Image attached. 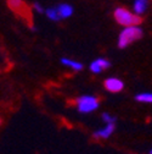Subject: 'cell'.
I'll return each mask as SVG.
<instances>
[{
  "mask_svg": "<svg viewBox=\"0 0 152 154\" xmlns=\"http://www.w3.org/2000/svg\"><path fill=\"white\" fill-rule=\"evenodd\" d=\"M0 124H1V119H0Z\"/></svg>",
  "mask_w": 152,
  "mask_h": 154,
  "instance_id": "9a60e30c",
  "label": "cell"
},
{
  "mask_svg": "<svg viewBox=\"0 0 152 154\" xmlns=\"http://www.w3.org/2000/svg\"><path fill=\"white\" fill-rule=\"evenodd\" d=\"M7 5L16 14L25 15L26 12H28V6L23 0H7Z\"/></svg>",
  "mask_w": 152,
  "mask_h": 154,
  "instance_id": "8992f818",
  "label": "cell"
},
{
  "mask_svg": "<svg viewBox=\"0 0 152 154\" xmlns=\"http://www.w3.org/2000/svg\"><path fill=\"white\" fill-rule=\"evenodd\" d=\"M111 66V63L104 57H99V59H95L91 64H90V71L92 73H101L104 70L108 69Z\"/></svg>",
  "mask_w": 152,
  "mask_h": 154,
  "instance_id": "5b68a950",
  "label": "cell"
},
{
  "mask_svg": "<svg viewBox=\"0 0 152 154\" xmlns=\"http://www.w3.org/2000/svg\"><path fill=\"white\" fill-rule=\"evenodd\" d=\"M135 100L140 103H150L152 104V93H140L135 95Z\"/></svg>",
  "mask_w": 152,
  "mask_h": 154,
  "instance_id": "7c38bea8",
  "label": "cell"
},
{
  "mask_svg": "<svg viewBox=\"0 0 152 154\" xmlns=\"http://www.w3.org/2000/svg\"><path fill=\"white\" fill-rule=\"evenodd\" d=\"M104 86H105V88H106L108 92H111V93H118V92H121V91L123 89L124 83H123L121 80L116 79V77H111V79H107V80L105 81Z\"/></svg>",
  "mask_w": 152,
  "mask_h": 154,
  "instance_id": "277c9868",
  "label": "cell"
},
{
  "mask_svg": "<svg viewBox=\"0 0 152 154\" xmlns=\"http://www.w3.org/2000/svg\"><path fill=\"white\" fill-rule=\"evenodd\" d=\"M115 130H116L115 124H107V126L105 128H101V130L95 132L94 137L95 138H108V137H111V134L115 132Z\"/></svg>",
  "mask_w": 152,
  "mask_h": 154,
  "instance_id": "9c48e42d",
  "label": "cell"
},
{
  "mask_svg": "<svg viewBox=\"0 0 152 154\" xmlns=\"http://www.w3.org/2000/svg\"><path fill=\"white\" fill-rule=\"evenodd\" d=\"M77 106L79 112L88 114L99 108V99L94 95H82L77 99Z\"/></svg>",
  "mask_w": 152,
  "mask_h": 154,
  "instance_id": "3957f363",
  "label": "cell"
},
{
  "mask_svg": "<svg viewBox=\"0 0 152 154\" xmlns=\"http://www.w3.org/2000/svg\"><path fill=\"white\" fill-rule=\"evenodd\" d=\"M102 120H104L106 124H115L117 119H116L115 116H112V115L107 114V112H104V114H102Z\"/></svg>",
  "mask_w": 152,
  "mask_h": 154,
  "instance_id": "4fadbf2b",
  "label": "cell"
},
{
  "mask_svg": "<svg viewBox=\"0 0 152 154\" xmlns=\"http://www.w3.org/2000/svg\"><path fill=\"white\" fill-rule=\"evenodd\" d=\"M113 18L116 22L123 27L128 26H140L142 22V18L140 15H136L133 10L125 9L123 6H118L113 11Z\"/></svg>",
  "mask_w": 152,
  "mask_h": 154,
  "instance_id": "6da1fadb",
  "label": "cell"
},
{
  "mask_svg": "<svg viewBox=\"0 0 152 154\" xmlns=\"http://www.w3.org/2000/svg\"><path fill=\"white\" fill-rule=\"evenodd\" d=\"M148 6H150V0H134V2H133L131 10L136 15L142 16L147 11Z\"/></svg>",
  "mask_w": 152,
  "mask_h": 154,
  "instance_id": "52a82bcc",
  "label": "cell"
},
{
  "mask_svg": "<svg viewBox=\"0 0 152 154\" xmlns=\"http://www.w3.org/2000/svg\"><path fill=\"white\" fill-rule=\"evenodd\" d=\"M61 64L63 66H67L74 71H80L83 70V64L82 63H78V61H74V60H71L68 57H62L61 59Z\"/></svg>",
  "mask_w": 152,
  "mask_h": 154,
  "instance_id": "30bf717a",
  "label": "cell"
},
{
  "mask_svg": "<svg viewBox=\"0 0 152 154\" xmlns=\"http://www.w3.org/2000/svg\"><path fill=\"white\" fill-rule=\"evenodd\" d=\"M32 9H33V11H35L37 14H44V12H45V9H44L43 5L39 4V3H33Z\"/></svg>",
  "mask_w": 152,
  "mask_h": 154,
  "instance_id": "5bb4252c",
  "label": "cell"
},
{
  "mask_svg": "<svg viewBox=\"0 0 152 154\" xmlns=\"http://www.w3.org/2000/svg\"><path fill=\"white\" fill-rule=\"evenodd\" d=\"M144 32L142 28L140 26H128L124 27L118 37V47L121 49L127 48L128 45H130L131 43H134L139 39H141Z\"/></svg>",
  "mask_w": 152,
  "mask_h": 154,
  "instance_id": "7a4b0ae2",
  "label": "cell"
},
{
  "mask_svg": "<svg viewBox=\"0 0 152 154\" xmlns=\"http://www.w3.org/2000/svg\"><path fill=\"white\" fill-rule=\"evenodd\" d=\"M45 16L49 18V20L54 21V22H57L61 20V17H60V14L57 11V8L56 6H51V8H48L45 9Z\"/></svg>",
  "mask_w": 152,
  "mask_h": 154,
  "instance_id": "8fae6325",
  "label": "cell"
},
{
  "mask_svg": "<svg viewBox=\"0 0 152 154\" xmlns=\"http://www.w3.org/2000/svg\"><path fill=\"white\" fill-rule=\"evenodd\" d=\"M56 8H57V11L60 14L61 20H65V18L71 17L73 15V12H74L73 6L71 4H68V3H61V4H59Z\"/></svg>",
  "mask_w": 152,
  "mask_h": 154,
  "instance_id": "ba28073f",
  "label": "cell"
}]
</instances>
